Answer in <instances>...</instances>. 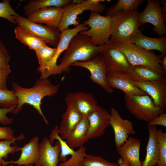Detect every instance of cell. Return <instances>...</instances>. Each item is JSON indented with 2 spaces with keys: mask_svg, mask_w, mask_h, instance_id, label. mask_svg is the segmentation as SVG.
I'll list each match as a JSON object with an SVG mask.
<instances>
[{
  "mask_svg": "<svg viewBox=\"0 0 166 166\" xmlns=\"http://www.w3.org/2000/svg\"><path fill=\"white\" fill-rule=\"evenodd\" d=\"M65 101L67 106L73 107L83 116H88L99 106L93 94L83 92L69 93Z\"/></svg>",
  "mask_w": 166,
  "mask_h": 166,
  "instance_id": "9a60e30c",
  "label": "cell"
},
{
  "mask_svg": "<svg viewBox=\"0 0 166 166\" xmlns=\"http://www.w3.org/2000/svg\"><path fill=\"white\" fill-rule=\"evenodd\" d=\"M80 166H119L117 163L109 162L100 156L86 154Z\"/></svg>",
  "mask_w": 166,
  "mask_h": 166,
  "instance_id": "836d02e7",
  "label": "cell"
},
{
  "mask_svg": "<svg viewBox=\"0 0 166 166\" xmlns=\"http://www.w3.org/2000/svg\"><path fill=\"white\" fill-rule=\"evenodd\" d=\"M71 66L85 68L89 71L90 78L94 83L101 86L108 93L113 90L108 84L107 80V71L101 53L92 59L87 61H76Z\"/></svg>",
  "mask_w": 166,
  "mask_h": 166,
  "instance_id": "30bf717a",
  "label": "cell"
},
{
  "mask_svg": "<svg viewBox=\"0 0 166 166\" xmlns=\"http://www.w3.org/2000/svg\"><path fill=\"white\" fill-rule=\"evenodd\" d=\"M161 65L165 73H166V56L162 57L161 63Z\"/></svg>",
  "mask_w": 166,
  "mask_h": 166,
  "instance_id": "ee69618b",
  "label": "cell"
},
{
  "mask_svg": "<svg viewBox=\"0 0 166 166\" xmlns=\"http://www.w3.org/2000/svg\"><path fill=\"white\" fill-rule=\"evenodd\" d=\"M87 117L89 125L87 137L89 140L101 136L110 125V113L100 106Z\"/></svg>",
  "mask_w": 166,
  "mask_h": 166,
  "instance_id": "4fadbf2b",
  "label": "cell"
},
{
  "mask_svg": "<svg viewBox=\"0 0 166 166\" xmlns=\"http://www.w3.org/2000/svg\"><path fill=\"white\" fill-rule=\"evenodd\" d=\"M110 43L109 41L103 45L96 46L89 38L78 33L71 40L52 75L60 74L63 72L68 73L70 70L69 66L73 64L92 59L101 53Z\"/></svg>",
  "mask_w": 166,
  "mask_h": 166,
  "instance_id": "6da1fadb",
  "label": "cell"
},
{
  "mask_svg": "<svg viewBox=\"0 0 166 166\" xmlns=\"http://www.w3.org/2000/svg\"><path fill=\"white\" fill-rule=\"evenodd\" d=\"M63 13V7H48L40 9L28 16L30 20L37 23L57 28Z\"/></svg>",
  "mask_w": 166,
  "mask_h": 166,
  "instance_id": "ffe728a7",
  "label": "cell"
},
{
  "mask_svg": "<svg viewBox=\"0 0 166 166\" xmlns=\"http://www.w3.org/2000/svg\"><path fill=\"white\" fill-rule=\"evenodd\" d=\"M18 99L13 90H3L0 89V107L9 108L17 105Z\"/></svg>",
  "mask_w": 166,
  "mask_h": 166,
  "instance_id": "e575fe53",
  "label": "cell"
},
{
  "mask_svg": "<svg viewBox=\"0 0 166 166\" xmlns=\"http://www.w3.org/2000/svg\"><path fill=\"white\" fill-rule=\"evenodd\" d=\"M134 85L150 96L154 104L163 110L166 109V80L134 81Z\"/></svg>",
  "mask_w": 166,
  "mask_h": 166,
  "instance_id": "e0dca14e",
  "label": "cell"
},
{
  "mask_svg": "<svg viewBox=\"0 0 166 166\" xmlns=\"http://www.w3.org/2000/svg\"><path fill=\"white\" fill-rule=\"evenodd\" d=\"M143 0H118L117 2L107 8L105 16L112 17L116 13L121 10H137Z\"/></svg>",
  "mask_w": 166,
  "mask_h": 166,
  "instance_id": "f546056e",
  "label": "cell"
},
{
  "mask_svg": "<svg viewBox=\"0 0 166 166\" xmlns=\"http://www.w3.org/2000/svg\"><path fill=\"white\" fill-rule=\"evenodd\" d=\"M156 135L159 154L156 166H166V132L159 129L156 130Z\"/></svg>",
  "mask_w": 166,
  "mask_h": 166,
  "instance_id": "1f68e13d",
  "label": "cell"
},
{
  "mask_svg": "<svg viewBox=\"0 0 166 166\" xmlns=\"http://www.w3.org/2000/svg\"><path fill=\"white\" fill-rule=\"evenodd\" d=\"M56 49V47L52 48L46 45L35 51L39 65L37 71L41 74L45 72L47 66L54 57Z\"/></svg>",
  "mask_w": 166,
  "mask_h": 166,
  "instance_id": "f1b7e54d",
  "label": "cell"
},
{
  "mask_svg": "<svg viewBox=\"0 0 166 166\" xmlns=\"http://www.w3.org/2000/svg\"><path fill=\"white\" fill-rule=\"evenodd\" d=\"M39 137L36 136L33 137L23 146L20 147L21 153L18 159L10 161L4 160L3 166L10 164L28 166L38 164L39 158Z\"/></svg>",
  "mask_w": 166,
  "mask_h": 166,
  "instance_id": "2e32d148",
  "label": "cell"
},
{
  "mask_svg": "<svg viewBox=\"0 0 166 166\" xmlns=\"http://www.w3.org/2000/svg\"><path fill=\"white\" fill-rule=\"evenodd\" d=\"M58 126L56 125L51 131L49 139L52 144L55 139L59 141L61 148L59 159L60 161L64 162L67 160V156L72 155L75 153V151L70 148L66 141L61 138L58 133Z\"/></svg>",
  "mask_w": 166,
  "mask_h": 166,
  "instance_id": "4dcf8cb0",
  "label": "cell"
},
{
  "mask_svg": "<svg viewBox=\"0 0 166 166\" xmlns=\"http://www.w3.org/2000/svg\"></svg>",
  "mask_w": 166,
  "mask_h": 166,
  "instance_id": "681fc988",
  "label": "cell"
},
{
  "mask_svg": "<svg viewBox=\"0 0 166 166\" xmlns=\"http://www.w3.org/2000/svg\"><path fill=\"white\" fill-rule=\"evenodd\" d=\"M150 125H159L166 127V113L164 112L148 122Z\"/></svg>",
  "mask_w": 166,
  "mask_h": 166,
  "instance_id": "b9f144b4",
  "label": "cell"
},
{
  "mask_svg": "<svg viewBox=\"0 0 166 166\" xmlns=\"http://www.w3.org/2000/svg\"><path fill=\"white\" fill-rule=\"evenodd\" d=\"M14 32L17 39L35 51L47 45L42 39L18 25L15 28Z\"/></svg>",
  "mask_w": 166,
  "mask_h": 166,
  "instance_id": "4316f807",
  "label": "cell"
},
{
  "mask_svg": "<svg viewBox=\"0 0 166 166\" xmlns=\"http://www.w3.org/2000/svg\"><path fill=\"white\" fill-rule=\"evenodd\" d=\"M125 106L137 119L148 122L164 112L148 95H125Z\"/></svg>",
  "mask_w": 166,
  "mask_h": 166,
  "instance_id": "8992f818",
  "label": "cell"
},
{
  "mask_svg": "<svg viewBox=\"0 0 166 166\" xmlns=\"http://www.w3.org/2000/svg\"><path fill=\"white\" fill-rule=\"evenodd\" d=\"M89 125L87 116H83L80 122L65 137V140L70 148L73 149L79 148L89 140L87 137Z\"/></svg>",
  "mask_w": 166,
  "mask_h": 166,
  "instance_id": "603a6c76",
  "label": "cell"
},
{
  "mask_svg": "<svg viewBox=\"0 0 166 166\" xmlns=\"http://www.w3.org/2000/svg\"><path fill=\"white\" fill-rule=\"evenodd\" d=\"M24 166V165H22V166ZM32 166V165H30V166Z\"/></svg>",
  "mask_w": 166,
  "mask_h": 166,
  "instance_id": "c3c4849f",
  "label": "cell"
},
{
  "mask_svg": "<svg viewBox=\"0 0 166 166\" xmlns=\"http://www.w3.org/2000/svg\"><path fill=\"white\" fill-rule=\"evenodd\" d=\"M70 0H31L24 7V14L29 16L41 9L48 7H63L72 3Z\"/></svg>",
  "mask_w": 166,
  "mask_h": 166,
  "instance_id": "83f0119b",
  "label": "cell"
},
{
  "mask_svg": "<svg viewBox=\"0 0 166 166\" xmlns=\"http://www.w3.org/2000/svg\"><path fill=\"white\" fill-rule=\"evenodd\" d=\"M10 57L2 42L0 40V69H10Z\"/></svg>",
  "mask_w": 166,
  "mask_h": 166,
  "instance_id": "74e56055",
  "label": "cell"
},
{
  "mask_svg": "<svg viewBox=\"0 0 166 166\" xmlns=\"http://www.w3.org/2000/svg\"><path fill=\"white\" fill-rule=\"evenodd\" d=\"M19 15L13 9L10 5L9 0H3L0 2V18H5L10 22L17 24L13 19V16Z\"/></svg>",
  "mask_w": 166,
  "mask_h": 166,
  "instance_id": "8d00e7d4",
  "label": "cell"
},
{
  "mask_svg": "<svg viewBox=\"0 0 166 166\" xmlns=\"http://www.w3.org/2000/svg\"><path fill=\"white\" fill-rule=\"evenodd\" d=\"M107 81L112 88L123 91L125 95H148L134 84L133 81L127 73L120 72H108L107 74Z\"/></svg>",
  "mask_w": 166,
  "mask_h": 166,
  "instance_id": "ac0fdd59",
  "label": "cell"
},
{
  "mask_svg": "<svg viewBox=\"0 0 166 166\" xmlns=\"http://www.w3.org/2000/svg\"><path fill=\"white\" fill-rule=\"evenodd\" d=\"M139 14L137 10H121L111 17L110 39L111 43H129L130 38L141 26L138 21Z\"/></svg>",
  "mask_w": 166,
  "mask_h": 166,
  "instance_id": "3957f363",
  "label": "cell"
},
{
  "mask_svg": "<svg viewBox=\"0 0 166 166\" xmlns=\"http://www.w3.org/2000/svg\"><path fill=\"white\" fill-rule=\"evenodd\" d=\"M149 132V138L146 147V153L144 160L141 162V166H155L157 164L159 157V150L156 132V125L147 126Z\"/></svg>",
  "mask_w": 166,
  "mask_h": 166,
  "instance_id": "484cf974",
  "label": "cell"
},
{
  "mask_svg": "<svg viewBox=\"0 0 166 166\" xmlns=\"http://www.w3.org/2000/svg\"><path fill=\"white\" fill-rule=\"evenodd\" d=\"M138 21L141 26L146 23L152 25L154 26L152 31L159 38L164 37V35H166V20L161 11L160 0H148L145 8L139 13Z\"/></svg>",
  "mask_w": 166,
  "mask_h": 166,
  "instance_id": "ba28073f",
  "label": "cell"
},
{
  "mask_svg": "<svg viewBox=\"0 0 166 166\" xmlns=\"http://www.w3.org/2000/svg\"><path fill=\"white\" fill-rule=\"evenodd\" d=\"M110 113V125L114 132L115 146L117 148L127 139L129 135H134L136 132L132 122L128 119H123L117 109L112 108Z\"/></svg>",
  "mask_w": 166,
  "mask_h": 166,
  "instance_id": "5bb4252c",
  "label": "cell"
},
{
  "mask_svg": "<svg viewBox=\"0 0 166 166\" xmlns=\"http://www.w3.org/2000/svg\"><path fill=\"white\" fill-rule=\"evenodd\" d=\"M160 4L163 5L161 6V10L165 19L166 20V1L160 0Z\"/></svg>",
  "mask_w": 166,
  "mask_h": 166,
  "instance_id": "7bdbcfd3",
  "label": "cell"
},
{
  "mask_svg": "<svg viewBox=\"0 0 166 166\" xmlns=\"http://www.w3.org/2000/svg\"><path fill=\"white\" fill-rule=\"evenodd\" d=\"M24 138V135H21L16 137L14 135V131L10 127L0 126V140H7L17 141L21 140Z\"/></svg>",
  "mask_w": 166,
  "mask_h": 166,
  "instance_id": "f35d334b",
  "label": "cell"
},
{
  "mask_svg": "<svg viewBox=\"0 0 166 166\" xmlns=\"http://www.w3.org/2000/svg\"><path fill=\"white\" fill-rule=\"evenodd\" d=\"M12 89L18 99V103L13 113L17 114L22 109L23 105L28 104L33 106L42 116L46 124L48 122L41 108L42 100L46 96L52 97L59 91L60 85H53L47 79L36 80L34 86L30 88H23L14 82Z\"/></svg>",
  "mask_w": 166,
  "mask_h": 166,
  "instance_id": "7a4b0ae2",
  "label": "cell"
},
{
  "mask_svg": "<svg viewBox=\"0 0 166 166\" xmlns=\"http://www.w3.org/2000/svg\"><path fill=\"white\" fill-rule=\"evenodd\" d=\"M17 105L13 106L9 108L0 107V123L4 125L10 124L13 121V119L9 117L7 114L8 113H13Z\"/></svg>",
  "mask_w": 166,
  "mask_h": 166,
  "instance_id": "ab89813d",
  "label": "cell"
},
{
  "mask_svg": "<svg viewBox=\"0 0 166 166\" xmlns=\"http://www.w3.org/2000/svg\"><path fill=\"white\" fill-rule=\"evenodd\" d=\"M15 141L7 140H0V166H3V159L7 158L9 154H13L20 151V146L11 145Z\"/></svg>",
  "mask_w": 166,
  "mask_h": 166,
  "instance_id": "d6a6232c",
  "label": "cell"
},
{
  "mask_svg": "<svg viewBox=\"0 0 166 166\" xmlns=\"http://www.w3.org/2000/svg\"><path fill=\"white\" fill-rule=\"evenodd\" d=\"M141 142L140 139L130 136L117 148L118 153L128 166H141L140 159Z\"/></svg>",
  "mask_w": 166,
  "mask_h": 166,
  "instance_id": "d6986e66",
  "label": "cell"
},
{
  "mask_svg": "<svg viewBox=\"0 0 166 166\" xmlns=\"http://www.w3.org/2000/svg\"><path fill=\"white\" fill-rule=\"evenodd\" d=\"M110 43V42L101 53L107 72L128 74L132 66L124 54L111 46Z\"/></svg>",
  "mask_w": 166,
  "mask_h": 166,
  "instance_id": "7c38bea8",
  "label": "cell"
},
{
  "mask_svg": "<svg viewBox=\"0 0 166 166\" xmlns=\"http://www.w3.org/2000/svg\"><path fill=\"white\" fill-rule=\"evenodd\" d=\"M61 151L58 141L53 146L49 138L44 137L39 144V158L36 164L41 166H58Z\"/></svg>",
  "mask_w": 166,
  "mask_h": 166,
  "instance_id": "44dd1931",
  "label": "cell"
},
{
  "mask_svg": "<svg viewBox=\"0 0 166 166\" xmlns=\"http://www.w3.org/2000/svg\"><path fill=\"white\" fill-rule=\"evenodd\" d=\"M8 166H13V164H10Z\"/></svg>",
  "mask_w": 166,
  "mask_h": 166,
  "instance_id": "bcb514c9",
  "label": "cell"
},
{
  "mask_svg": "<svg viewBox=\"0 0 166 166\" xmlns=\"http://www.w3.org/2000/svg\"><path fill=\"white\" fill-rule=\"evenodd\" d=\"M11 72V69H0V89L7 90V81L8 77Z\"/></svg>",
  "mask_w": 166,
  "mask_h": 166,
  "instance_id": "60d3db41",
  "label": "cell"
},
{
  "mask_svg": "<svg viewBox=\"0 0 166 166\" xmlns=\"http://www.w3.org/2000/svg\"><path fill=\"white\" fill-rule=\"evenodd\" d=\"M134 81H158L166 80V74L142 65L132 66L128 74Z\"/></svg>",
  "mask_w": 166,
  "mask_h": 166,
  "instance_id": "d4e9b609",
  "label": "cell"
},
{
  "mask_svg": "<svg viewBox=\"0 0 166 166\" xmlns=\"http://www.w3.org/2000/svg\"><path fill=\"white\" fill-rule=\"evenodd\" d=\"M88 27L83 23L79 24L77 26L72 29H68L61 32L60 38L57 48L55 54L52 61L47 66L45 71L41 74L40 78L46 79L52 75L57 68V61L61 54L65 51L72 38L76 35L83 30H86Z\"/></svg>",
  "mask_w": 166,
  "mask_h": 166,
  "instance_id": "8fae6325",
  "label": "cell"
},
{
  "mask_svg": "<svg viewBox=\"0 0 166 166\" xmlns=\"http://www.w3.org/2000/svg\"><path fill=\"white\" fill-rule=\"evenodd\" d=\"M129 43L135 44L146 49L156 50L161 53L162 57L166 53V38H153L144 35L139 30L130 38Z\"/></svg>",
  "mask_w": 166,
  "mask_h": 166,
  "instance_id": "7402d4cb",
  "label": "cell"
},
{
  "mask_svg": "<svg viewBox=\"0 0 166 166\" xmlns=\"http://www.w3.org/2000/svg\"><path fill=\"white\" fill-rule=\"evenodd\" d=\"M111 22V17L91 11L88 19L83 23L84 26H88L90 28L81 31L79 34L89 38L94 45H103L110 40Z\"/></svg>",
  "mask_w": 166,
  "mask_h": 166,
  "instance_id": "5b68a950",
  "label": "cell"
},
{
  "mask_svg": "<svg viewBox=\"0 0 166 166\" xmlns=\"http://www.w3.org/2000/svg\"><path fill=\"white\" fill-rule=\"evenodd\" d=\"M63 8V15L58 27L61 32L68 29L70 25L78 26L79 23L77 20V17L84 11L89 10L100 14L106 9V7L105 5L94 3L93 0H87L81 3H69Z\"/></svg>",
  "mask_w": 166,
  "mask_h": 166,
  "instance_id": "52a82bcc",
  "label": "cell"
},
{
  "mask_svg": "<svg viewBox=\"0 0 166 166\" xmlns=\"http://www.w3.org/2000/svg\"><path fill=\"white\" fill-rule=\"evenodd\" d=\"M117 164L119 166H128L123 160L121 158H120L117 160Z\"/></svg>",
  "mask_w": 166,
  "mask_h": 166,
  "instance_id": "f6af8a7d",
  "label": "cell"
},
{
  "mask_svg": "<svg viewBox=\"0 0 166 166\" xmlns=\"http://www.w3.org/2000/svg\"><path fill=\"white\" fill-rule=\"evenodd\" d=\"M35 166H41L38 164H36V165H35Z\"/></svg>",
  "mask_w": 166,
  "mask_h": 166,
  "instance_id": "7dc6e473",
  "label": "cell"
},
{
  "mask_svg": "<svg viewBox=\"0 0 166 166\" xmlns=\"http://www.w3.org/2000/svg\"><path fill=\"white\" fill-rule=\"evenodd\" d=\"M83 116L73 107L67 106L65 112L62 114V120L58 127V133L63 140L80 122Z\"/></svg>",
  "mask_w": 166,
  "mask_h": 166,
  "instance_id": "cb8c5ba5",
  "label": "cell"
},
{
  "mask_svg": "<svg viewBox=\"0 0 166 166\" xmlns=\"http://www.w3.org/2000/svg\"><path fill=\"white\" fill-rule=\"evenodd\" d=\"M86 148L84 146L80 147L71 156L68 160L59 164V166H80V164L86 155Z\"/></svg>",
  "mask_w": 166,
  "mask_h": 166,
  "instance_id": "d590c367",
  "label": "cell"
},
{
  "mask_svg": "<svg viewBox=\"0 0 166 166\" xmlns=\"http://www.w3.org/2000/svg\"><path fill=\"white\" fill-rule=\"evenodd\" d=\"M110 45L122 52L132 66H144L166 74L160 64L162 57L161 56L132 43L111 42Z\"/></svg>",
  "mask_w": 166,
  "mask_h": 166,
  "instance_id": "277c9868",
  "label": "cell"
},
{
  "mask_svg": "<svg viewBox=\"0 0 166 166\" xmlns=\"http://www.w3.org/2000/svg\"><path fill=\"white\" fill-rule=\"evenodd\" d=\"M12 18L18 25L28 30L46 44L57 46L61 34L57 28L36 23L19 15L13 16Z\"/></svg>",
  "mask_w": 166,
  "mask_h": 166,
  "instance_id": "9c48e42d",
  "label": "cell"
}]
</instances>
